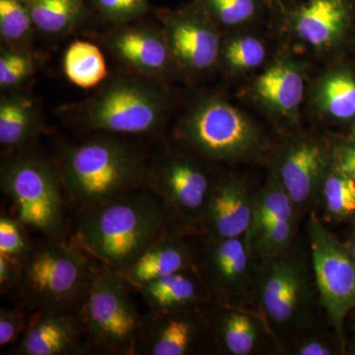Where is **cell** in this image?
<instances>
[{"instance_id": "obj_27", "label": "cell", "mask_w": 355, "mask_h": 355, "mask_svg": "<svg viewBox=\"0 0 355 355\" xmlns=\"http://www.w3.org/2000/svg\"><path fill=\"white\" fill-rule=\"evenodd\" d=\"M324 180L321 203L331 220H343L355 214V183L334 166Z\"/></svg>"}, {"instance_id": "obj_20", "label": "cell", "mask_w": 355, "mask_h": 355, "mask_svg": "<svg viewBox=\"0 0 355 355\" xmlns=\"http://www.w3.org/2000/svg\"><path fill=\"white\" fill-rule=\"evenodd\" d=\"M214 312L211 324L205 323L214 328L217 342L230 354H251L260 342L258 321L241 308L217 304Z\"/></svg>"}, {"instance_id": "obj_23", "label": "cell", "mask_w": 355, "mask_h": 355, "mask_svg": "<svg viewBox=\"0 0 355 355\" xmlns=\"http://www.w3.org/2000/svg\"><path fill=\"white\" fill-rule=\"evenodd\" d=\"M64 71L70 83L90 89L99 85L108 76V65L96 44L76 41L70 44L64 57Z\"/></svg>"}, {"instance_id": "obj_37", "label": "cell", "mask_w": 355, "mask_h": 355, "mask_svg": "<svg viewBox=\"0 0 355 355\" xmlns=\"http://www.w3.org/2000/svg\"><path fill=\"white\" fill-rule=\"evenodd\" d=\"M294 354L299 355H331L335 349L323 338H309L296 345Z\"/></svg>"}, {"instance_id": "obj_33", "label": "cell", "mask_w": 355, "mask_h": 355, "mask_svg": "<svg viewBox=\"0 0 355 355\" xmlns=\"http://www.w3.org/2000/svg\"><path fill=\"white\" fill-rule=\"evenodd\" d=\"M105 19L121 25L137 19L148 9V0H93Z\"/></svg>"}, {"instance_id": "obj_26", "label": "cell", "mask_w": 355, "mask_h": 355, "mask_svg": "<svg viewBox=\"0 0 355 355\" xmlns=\"http://www.w3.org/2000/svg\"><path fill=\"white\" fill-rule=\"evenodd\" d=\"M35 27L50 35L69 31L83 18V0H23Z\"/></svg>"}, {"instance_id": "obj_39", "label": "cell", "mask_w": 355, "mask_h": 355, "mask_svg": "<svg viewBox=\"0 0 355 355\" xmlns=\"http://www.w3.org/2000/svg\"><path fill=\"white\" fill-rule=\"evenodd\" d=\"M349 248L350 254H352V257L355 259V242H350L349 246H347Z\"/></svg>"}, {"instance_id": "obj_32", "label": "cell", "mask_w": 355, "mask_h": 355, "mask_svg": "<svg viewBox=\"0 0 355 355\" xmlns=\"http://www.w3.org/2000/svg\"><path fill=\"white\" fill-rule=\"evenodd\" d=\"M225 58L234 69H254L265 60L266 51L259 40L248 37L231 42L226 49Z\"/></svg>"}, {"instance_id": "obj_34", "label": "cell", "mask_w": 355, "mask_h": 355, "mask_svg": "<svg viewBox=\"0 0 355 355\" xmlns=\"http://www.w3.org/2000/svg\"><path fill=\"white\" fill-rule=\"evenodd\" d=\"M210 12L225 25H236L253 16L254 0H205Z\"/></svg>"}, {"instance_id": "obj_38", "label": "cell", "mask_w": 355, "mask_h": 355, "mask_svg": "<svg viewBox=\"0 0 355 355\" xmlns=\"http://www.w3.org/2000/svg\"><path fill=\"white\" fill-rule=\"evenodd\" d=\"M335 167L355 183V146H343L336 151Z\"/></svg>"}, {"instance_id": "obj_10", "label": "cell", "mask_w": 355, "mask_h": 355, "mask_svg": "<svg viewBox=\"0 0 355 355\" xmlns=\"http://www.w3.org/2000/svg\"><path fill=\"white\" fill-rule=\"evenodd\" d=\"M144 184L162 202L173 221L200 225L214 183L188 159L167 156L147 169Z\"/></svg>"}, {"instance_id": "obj_1", "label": "cell", "mask_w": 355, "mask_h": 355, "mask_svg": "<svg viewBox=\"0 0 355 355\" xmlns=\"http://www.w3.org/2000/svg\"><path fill=\"white\" fill-rule=\"evenodd\" d=\"M172 222L169 212L153 191L137 189L102 205L79 209L77 246L123 275L170 229Z\"/></svg>"}, {"instance_id": "obj_31", "label": "cell", "mask_w": 355, "mask_h": 355, "mask_svg": "<svg viewBox=\"0 0 355 355\" xmlns=\"http://www.w3.org/2000/svg\"><path fill=\"white\" fill-rule=\"evenodd\" d=\"M34 71L31 58L20 51L2 49L0 55V85L10 88L18 85Z\"/></svg>"}, {"instance_id": "obj_21", "label": "cell", "mask_w": 355, "mask_h": 355, "mask_svg": "<svg viewBox=\"0 0 355 355\" xmlns=\"http://www.w3.org/2000/svg\"><path fill=\"white\" fill-rule=\"evenodd\" d=\"M347 18L342 0H311L299 13V36L313 46H326L342 33Z\"/></svg>"}, {"instance_id": "obj_9", "label": "cell", "mask_w": 355, "mask_h": 355, "mask_svg": "<svg viewBox=\"0 0 355 355\" xmlns=\"http://www.w3.org/2000/svg\"><path fill=\"white\" fill-rule=\"evenodd\" d=\"M162 111V96L153 85L121 79L103 89L89 103L86 119L93 130L140 135L157 128Z\"/></svg>"}, {"instance_id": "obj_7", "label": "cell", "mask_w": 355, "mask_h": 355, "mask_svg": "<svg viewBox=\"0 0 355 355\" xmlns=\"http://www.w3.org/2000/svg\"><path fill=\"white\" fill-rule=\"evenodd\" d=\"M307 232L318 296L343 340L345 318L355 307V259L324 227L316 212L309 214Z\"/></svg>"}, {"instance_id": "obj_3", "label": "cell", "mask_w": 355, "mask_h": 355, "mask_svg": "<svg viewBox=\"0 0 355 355\" xmlns=\"http://www.w3.org/2000/svg\"><path fill=\"white\" fill-rule=\"evenodd\" d=\"M89 257L58 240L34 245L21 266L17 286L25 305L39 312L80 305L96 270Z\"/></svg>"}, {"instance_id": "obj_6", "label": "cell", "mask_w": 355, "mask_h": 355, "mask_svg": "<svg viewBox=\"0 0 355 355\" xmlns=\"http://www.w3.org/2000/svg\"><path fill=\"white\" fill-rule=\"evenodd\" d=\"M309 265L293 244L257 263L254 298L275 326L301 328L309 322L318 293Z\"/></svg>"}, {"instance_id": "obj_29", "label": "cell", "mask_w": 355, "mask_h": 355, "mask_svg": "<svg viewBox=\"0 0 355 355\" xmlns=\"http://www.w3.org/2000/svg\"><path fill=\"white\" fill-rule=\"evenodd\" d=\"M34 23L23 0H0V34L10 43L29 36Z\"/></svg>"}, {"instance_id": "obj_24", "label": "cell", "mask_w": 355, "mask_h": 355, "mask_svg": "<svg viewBox=\"0 0 355 355\" xmlns=\"http://www.w3.org/2000/svg\"><path fill=\"white\" fill-rule=\"evenodd\" d=\"M294 218H297L295 207L279 180L275 177L256 196L253 216L245 240L246 243L251 242L275 222Z\"/></svg>"}, {"instance_id": "obj_8", "label": "cell", "mask_w": 355, "mask_h": 355, "mask_svg": "<svg viewBox=\"0 0 355 355\" xmlns=\"http://www.w3.org/2000/svg\"><path fill=\"white\" fill-rule=\"evenodd\" d=\"M257 261L245 235L234 238L207 236L195 250L196 270L217 304L244 307L254 297Z\"/></svg>"}, {"instance_id": "obj_14", "label": "cell", "mask_w": 355, "mask_h": 355, "mask_svg": "<svg viewBox=\"0 0 355 355\" xmlns=\"http://www.w3.org/2000/svg\"><path fill=\"white\" fill-rule=\"evenodd\" d=\"M205 317L197 307L171 311L149 312L142 316L137 354H188L207 328Z\"/></svg>"}, {"instance_id": "obj_12", "label": "cell", "mask_w": 355, "mask_h": 355, "mask_svg": "<svg viewBox=\"0 0 355 355\" xmlns=\"http://www.w3.org/2000/svg\"><path fill=\"white\" fill-rule=\"evenodd\" d=\"M329 168L328 154L316 142H297L282 155L275 178L291 198L297 214L315 212V207L321 202Z\"/></svg>"}, {"instance_id": "obj_5", "label": "cell", "mask_w": 355, "mask_h": 355, "mask_svg": "<svg viewBox=\"0 0 355 355\" xmlns=\"http://www.w3.org/2000/svg\"><path fill=\"white\" fill-rule=\"evenodd\" d=\"M121 273L109 266L96 268L79 314L90 347L105 354H137L142 316Z\"/></svg>"}, {"instance_id": "obj_4", "label": "cell", "mask_w": 355, "mask_h": 355, "mask_svg": "<svg viewBox=\"0 0 355 355\" xmlns=\"http://www.w3.org/2000/svg\"><path fill=\"white\" fill-rule=\"evenodd\" d=\"M1 188L26 227L48 239L64 241V184L60 172L48 161L30 153L9 159L1 168Z\"/></svg>"}, {"instance_id": "obj_16", "label": "cell", "mask_w": 355, "mask_h": 355, "mask_svg": "<svg viewBox=\"0 0 355 355\" xmlns=\"http://www.w3.org/2000/svg\"><path fill=\"white\" fill-rule=\"evenodd\" d=\"M108 46L121 62L151 78L162 76L173 58L165 35L146 26L114 30L109 36Z\"/></svg>"}, {"instance_id": "obj_2", "label": "cell", "mask_w": 355, "mask_h": 355, "mask_svg": "<svg viewBox=\"0 0 355 355\" xmlns=\"http://www.w3.org/2000/svg\"><path fill=\"white\" fill-rule=\"evenodd\" d=\"M60 172L65 193L79 210L137 190L146 182L147 168L128 142L101 137L67 147Z\"/></svg>"}, {"instance_id": "obj_40", "label": "cell", "mask_w": 355, "mask_h": 355, "mask_svg": "<svg viewBox=\"0 0 355 355\" xmlns=\"http://www.w3.org/2000/svg\"><path fill=\"white\" fill-rule=\"evenodd\" d=\"M350 242H355V231H354V236H352V241H350Z\"/></svg>"}, {"instance_id": "obj_36", "label": "cell", "mask_w": 355, "mask_h": 355, "mask_svg": "<svg viewBox=\"0 0 355 355\" xmlns=\"http://www.w3.org/2000/svg\"><path fill=\"white\" fill-rule=\"evenodd\" d=\"M22 263L0 254V288L1 293L17 287Z\"/></svg>"}, {"instance_id": "obj_25", "label": "cell", "mask_w": 355, "mask_h": 355, "mask_svg": "<svg viewBox=\"0 0 355 355\" xmlns=\"http://www.w3.org/2000/svg\"><path fill=\"white\" fill-rule=\"evenodd\" d=\"M259 95L282 111L297 108L303 98L304 81L298 71L277 65L266 71L257 83Z\"/></svg>"}, {"instance_id": "obj_15", "label": "cell", "mask_w": 355, "mask_h": 355, "mask_svg": "<svg viewBox=\"0 0 355 355\" xmlns=\"http://www.w3.org/2000/svg\"><path fill=\"white\" fill-rule=\"evenodd\" d=\"M257 196V195H256ZM256 196L235 179L212 184L200 225L214 238L241 237L251 224Z\"/></svg>"}, {"instance_id": "obj_18", "label": "cell", "mask_w": 355, "mask_h": 355, "mask_svg": "<svg viewBox=\"0 0 355 355\" xmlns=\"http://www.w3.org/2000/svg\"><path fill=\"white\" fill-rule=\"evenodd\" d=\"M165 38L172 57L189 69L212 67L219 53L216 33L207 23L191 15H174L165 26Z\"/></svg>"}, {"instance_id": "obj_30", "label": "cell", "mask_w": 355, "mask_h": 355, "mask_svg": "<svg viewBox=\"0 0 355 355\" xmlns=\"http://www.w3.org/2000/svg\"><path fill=\"white\" fill-rule=\"evenodd\" d=\"M26 226L17 218L2 211L0 216V254L23 263L33 246Z\"/></svg>"}, {"instance_id": "obj_35", "label": "cell", "mask_w": 355, "mask_h": 355, "mask_svg": "<svg viewBox=\"0 0 355 355\" xmlns=\"http://www.w3.org/2000/svg\"><path fill=\"white\" fill-rule=\"evenodd\" d=\"M28 311L14 308L0 310V347L18 342L28 328Z\"/></svg>"}, {"instance_id": "obj_11", "label": "cell", "mask_w": 355, "mask_h": 355, "mask_svg": "<svg viewBox=\"0 0 355 355\" xmlns=\"http://www.w3.org/2000/svg\"><path fill=\"white\" fill-rule=\"evenodd\" d=\"M182 135L200 153L216 159L241 157L251 153L258 142L251 123L221 101L202 104L186 121Z\"/></svg>"}, {"instance_id": "obj_17", "label": "cell", "mask_w": 355, "mask_h": 355, "mask_svg": "<svg viewBox=\"0 0 355 355\" xmlns=\"http://www.w3.org/2000/svg\"><path fill=\"white\" fill-rule=\"evenodd\" d=\"M189 270H196L195 250L181 233L168 229L121 277L137 289L151 280Z\"/></svg>"}, {"instance_id": "obj_28", "label": "cell", "mask_w": 355, "mask_h": 355, "mask_svg": "<svg viewBox=\"0 0 355 355\" xmlns=\"http://www.w3.org/2000/svg\"><path fill=\"white\" fill-rule=\"evenodd\" d=\"M322 103L336 118L349 119L355 114V81L345 74L330 77L322 88Z\"/></svg>"}, {"instance_id": "obj_19", "label": "cell", "mask_w": 355, "mask_h": 355, "mask_svg": "<svg viewBox=\"0 0 355 355\" xmlns=\"http://www.w3.org/2000/svg\"><path fill=\"white\" fill-rule=\"evenodd\" d=\"M150 312L165 313L197 307L211 300L196 270L159 277L137 288Z\"/></svg>"}, {"instance_id": "obj_13", "label": "cell", "mask_w": 355, "mask_h": 355, "mask_svg": "<svg viewBox=\"0 0 355 355\" xmlns=\"http://www.w3.org/2000/svg\"><path fill=\"white\" fill-rule=\"evenodd\" d=\"M90 347L79 307L40 311L16 347L20 355L83 354Z\"/></svg>"}, {"instance_id": "obj_22", "label": "cell", "mask_w": 355, "mask_h": 355, "mask_svg": "<svg viewBox=\"0 0 355 355\" xmlns=\"http://www.w3.org/2000/svg\"><path fill=\"white\" fill-rule=\"evenodd\" d=\"M39 116L34 103L20 94L2 98L0 103V144L10 150L22 148L36 135Z\"/></svg>"}]
</instances>
